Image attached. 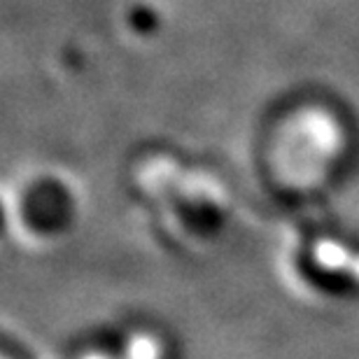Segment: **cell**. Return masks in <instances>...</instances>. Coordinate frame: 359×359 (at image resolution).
Listing matches in <instances>:
<instances>
[{
	"label": "cell",
	"instance_id": "1",
	"mask_svg": "<svg viewBox=\"0 0 359 359\" xmlns=\"http://www.w3.org/2000/svg\"><path fill=\"white\" fill-rule=\"evenodd\" d=\"M126 24H128V28H131V33L147 38V35H154L161 28V14L154 5L138 3L128 10Z\"/></svg>",
	"mask_w": 359,
	"mask_h": 359
}]
</instances>
